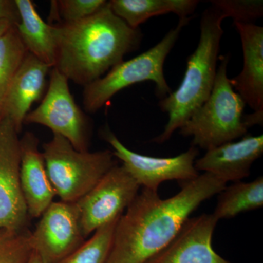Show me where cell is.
I'll use <instances>...</instances> for the list:
<instances>
[{"label":"cell","mask_w":263,"mask_h":263,"mask_svg":"<svg viewBox=\"0 0 263 263\" xmlns=\"http://www.w3.org/2000/svg\"><path fill=\"white\" fill-rule=\"evenodd\" d=\"M27 263H44V262L35 252H32Z\"/></svg>","instance_id":"obj_27"},{"label":"cell","mask_w":263,"mask_h":263,"mask_svg":"<svg viewBox=\"0 0 263 263\" xmlns=\"http://www.w3.org/2000/svg\"><path fill=\"white\" fill-rule=\"evenodd\" d=\"M139 186L123 166L115 165L91 190L76 202L85 238L119 217L130 205Z\"/></svg>","instance_id":"obj_8"},{"label":"cell","mask_w":263,"mask_h":263,"mask_svg":"<svg viewBox=\"0 0 263 263\" xmlns=\"http://www.w3.org/2000/svg\"><path fill=\"white\" fill-rule=\"evenodd\" d=\"M50 69L28 53L7 89L1 106L2 117L8 118L18 133L33 103L42 96Z\"/></svg>","instance_id":"obj_14"},{"label":"cell","mask_w":263,"mask_h":263,"mask_svg":"<svg viewBox=\"0 0 263 263\" xmlns=\"http://www.w3.org/2000/svg\"><path fill=\"white\" fill-rule=\"evenodd\" d=\"M226 18L216 7L207 8L200 19V41L193 54L188 57L183 80L176 91L160 100L159 105L168 115L162 133L153 141L163 143L180 129L205 103L215 81L221 37Z\"/></svg>","instance_id":"obj_3"},{"label":"cell","mask_w":263,"mask_h":263,"mask_svg":"<svg viewBox=\"0 0 263 263\" xmlns=\"http://www.w3.org/2000/svg\"><path fill=\"white\" fill-rule=\"evenodd\" d=\"M31 233L0 231V263H27L33 250Z\"/></svg>","instance_id":"obj_22"},{"label":"cell","mask_w":263,"mask_h":263,"mask_svg":"<svg viewBox=\"0 0 263 263\" xmlns=\"http://www.w3.org/2000/svg\"><path fill=\"white\" fill-rule=\"evenodd\" d=\"M119 217L99 228L90 239L58 263H106Z\"/></svg>","instance_id":"obj_21"},{"label":"cell","mask_w":263,"mask_h":263,"mask_svg":"<svg viewBox=\"0 0 263 263\" xmlns=\"http://www.w3.org/2000/svg\"><path fill=\"white\" fill-rule=\"evenodd\" d=\"M230 58L221 57L210 96L179 129L183 136L193 137V146L209 151L247 136L246 104L228 76Z\"/></svg>","instance_id":"obj_4"},{"label":"cell","mask_w":263,"mask_h":263,"mask_svg":"<svg viewBox=\"0 0 263 263\" xmlns=\"http://www.w3.org/2000/svg\"><path fill=\"white\" fill-rule=\"evenodd\" d=\"M2 120H3V117H2L1 110H0V124H1Z\"/></svg>","instance_id":"obj_28"},{"label":"cell","mask_w":263,"mask_h":263,"mask_svg":"<svg viewBox=\"0 0 263 263\" xmlns=\"http://www.w3.org/2000/svg\"><path fill=\"white\" fill-rule=\"evenodd\" d=\"M42 153L55 193L66 202L79 201L117 164L111 151L80 152L57 134L43 145Z\"/></svg>","instance_id":"obj_6"},{"label":"cell","mask_w":263,"mask_h":263,"mask_svg":"<svg viewBox=\"0 0 263 263\" xmlns=\"http://www.w3.org/2000/svg\"><path fill=\"white\" fill-rule=\"evenodd\" d=\"M218 221L213 214L189 218L169 245L146 263H231L212 247Z\"/></svg>","instance_id":"obj_12"},{"label":"cell","mask_w":263,"mask_h":263,"mask_svg":"<svg viewBox=\"0 0 263 263\" xmlns=\"http://www.w3.org/2000/svg\"><path fill=\"white\" fill-rule=\"evenodd\" d=\"M190 18L179 19L154 47L128 61L118 64L103 77L84 86L83 105L88 113H95L119 91L132 85L152 81L156 85V94L163 99L172 92L164 75L166 59L179 39L183 27Z\"/></svg>","instance_id":"obj_5"},{"label":"cell","mask_w":263,"mask_h":263,"mask_svg":"<svg viewBox=\"0 0 263 263\" xmlns=\"http://www.w3.org/2000/svg\"><path fill=\"white\" fill-rule=\"evenodd\" d=\"M241 41L243 65L230 79L233 89L254 111L263 110V27L253 23L234 22Z\"/></svg>","instance_id":"obj_15"},{"label":"cell","mask_w":263,"mask_h":263,"mask_svg":"<svg viewBox=\"0 0 263 263\" xmlns=\"http://www.w3.org/2000/svg\"><path fill=\"white\" fill-rule=\"evenodd\" d=\"M263 205V178L251 182H236L221 192L213 215L218 221L230 219L240 213L259 209Z\"/></svg>","instance_id":"obj_19"},{"label":"cell","mask_w":263,"mask_h":263,"mask_svg":"<svg viewBox=\"0 0 263 263\" xmlns=\"http://www.w3.org/2000/svg\"><path fill=\"white\" fill-rule=\"evenodd\" d=\"M84 241L76 202H52L30 235L33 252L44 263L60 262Z\"/></svg>","instance_id":"obj_11"},{"label":"cell","mask_w":263,"mask_h":263,"mask_svg":"<svg viewBox=\"0 0 263 263\" xmlns=\"http://www.w3.org/2000/svg\"><path fill=\"white\" fill-rule=\"evenodd\" d=\"M55 68L86 86L103 77L141 45L139 28L128 26L112 11L109 2L98 13L80 22L56 24Z\"/></svg>","instance_id":"obj_2"},{"label":"cell","mask_w":263,"mask_h":263,"mask_svg":"<svg viewBox=\"0 0 263 263\" xmlns=\"http://www.w3.org/2000/svg\"><path fill=\"white\" fill-rule=\"evenodd\" d=\"M19 13L15 25L28 53L53 68L57 60V27L46 23L30 0H15Z\"/></svg>","instance_id":"obj_17"},{"label":"cell","mask_w":263,"mask_h":263,"mask_svg":"<svg viewBox=\"0 0 263 263\" xmlns=\"http://www.w3.org/2000/svg\"><path fill=\"white\" fill-rule=\"evenodd\" d=\"M18 133L8 118L0 124V231L24 230L28 211L20 179Z\"/></svg>","instance_id":"obj_10"},{"label":"cell","mask_w":263,"mask_h":263,"mask_svg":"<svg viewBox=\"0 0 263 263\" xmlns=\"http://www.w3.org/2000/svg\"><path fill=\"white\" fill-rule=\"evenodd\" d=\"M20 179L28 214L32 217L42 216L56 196L48 178L39 141L32 133L20 139Z\"/></svg>","instance_id":"obj_16"},{"label":"cell","mask_w":263,"mask_h":263,"mask_svg":"<svg viewBox=\"0 0 263 263\" xmlns=\"http://www.w3.org/2000/svg\"><path fill=\"white\" fill-rule=\"evenodd\" d=\"M13 25H15V24L8 22V21H1L0 22V37Z\"/></svg>","instance_id":"obj_26"},{"label":"cell","mask_w":263,"mask_h":263,"mask_svg":"<svg viewBox=\"0 0 263 263\" xmlns=\"http://www.w3.org/2000/svg\"><path fill=\"white\" fill-rule=\"evenodd\" d=\"M180 184L181 191L167 199L143 188L117 221L106 263H146L169 245L202 202L220 193L227 183L204 173Z\"/></svg>","instance_id":"obj_1"},{"label":"cell","mask_w":263,"mask_h":263,"mask_svg":"<svg viewBox=\"0 0 263 263\" xmlns=\"http://www.w3.org/2000/svg\"><path fill=\"white\" fill-rule=\"evenodd\" d=\"M68 81L57 68H52L46 94L39 106L27 114L24 124L49 128L53 134L66 138L76 150L86 152L89 146V119L76 104Z\"/></svg>","instance_id":"obj_7"},{"label":"cell","mask_w":263,"mask_h":263,"mask_svg":"<svg viewBox=\"0 0 263 263\" xmlns=\"http://www.w3.org/2000/svg\"><path fill=\"white\" fill-rule=\"evenodd\" d=\"M195 0H110L112 11L132 28L157 15L174 13L179 19L190 18L196 10Z\"/></svg>","instance_id":"obj_18"},{"label":"cell","mask_w":263,"mask_h":263,"mask_svg":"<svg viewBox=\"0 0 263 263\" xmlns=\"http://www.w3.org/2000/svg\"><path fill=\"white\" fill-rule=\"evenodd\" d=\"M211 3L226 18H233L234 22L252 23L263 15L262 0H214Z\"/></svg>","instance_id":"obj_24"},{"label":"cell","mask_w":263,"mask_h":263,"mask_svg":"<svg viewBox=\"0 0 263 263\" xmlns=\"http://www.w3.org/2000/svg\"><path fill=\"white\" fill-rule=\"evenodd\" d=\"M27 53L15 25L0 37V110L7 89Z\"/></svg>","instance_id":"obj_20"},{"label":"cell","mask_w":263,"mask_h":263,"mask_svg":"<svg viewBox=\"0 0 263 263\" xmlns=\"http://www.w3.org/2000/svg\"><path fill=\"white\" fill-rule=\"evenodd\" d=\"M102 138L114 148V157L122 161V166L136 180L140 186L157 192L159 186L166 181L186 182L199 176L195 162L199 155L196 147L192 146L186 152L174 157H153L133 152L105 127Z\"/></svg>","instance_id":"obj_9"},{"label":"cell","mask_w":263,"mask_h":263,"mask_svg":"<svg viewBox=\"0 0 263 263\" xmlns=\"http://www.w3.org/2000/svg\"><path fill=\"white\" fill-rule=\"evenodd\" d=\"M108 2L105 0H58L51 2L53 18L62 20L60 24L80 22L98 13Z\"/></svg>","instance_id":"obj_23"},{"label":"cell","mask_w":263,"mask_h":263,"mask_svg":"<svg viewBox=\"0 0 263 263\" xmlns=\"http://www.w3.org/2000/svg\"><path fill=\"white\" fill-rule=\"evenodd\" d=\"M262 153V135L245 136L240 141L206 151L203 157L195 160V167L224 182H239L250 175L251 167Z\"/></svg>","instance_id":"obj_13"},{"label":"cell","mask_w":263,"mask_h":263,"mask_svg":"<svg viewBox=\"0 0 263 263\" xmlns=\"http://www.w3.org/2000/svg\"><path fill=\"white\" fill-rule=\"evenodd\" d=\"M8 21L16 25L19 13L15 0H0V22Z\"/></svg>","instance_id":"obj_25"}]
</instances>
